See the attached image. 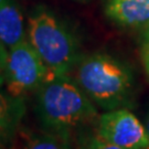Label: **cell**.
I'll return each mask as SVG.
<instances>
[{"label":"cell","instance_id":"cell-13","mask_svg":"<svg viewBox=\"0 0 149 149\" xmlns=\"http://www.w3.org/2000/svg\"><path fill=\"white\" fill-rule=\"evenodd\" d=\"M145 127H146L147 132H148V135H149V114L147 115L146 119H145Z\"/></svg>","mask_w":149,"mask_h":149},{"label":"cell","instance_id":"cell-6","mask_svg":"<svg viewBox=\"0 0 149 149\" xmlns=\"http://www.w3.org/2000/svg\"><path fill=\"white\" fill-rule=\"evenodd\" d=\"M104 10L118 26L149 28V0H105Z\"/></svg>","mask_w":149,"mask_h":149},{"label":"cell","instance_id":"cell-9","mask_svg":"<svg viewBox=\"0 0 149 149\" xmlns=\"http://www.w3.org/2000/svg\"><path fill=\"white\" fill-rule=\"evenodd\" d=\"M22 149H72V147L70 140L44 130V133L29 134Z\"/></svg>","mask_w":149,"mask_h":149},{"label":"cell","instance_id":"cell-8","mask_svg":"<svg viewBox=\"0 0 149 149\" xmlns=\"http://www.w3.org/2000/svg\"><path fill=\"white\" fill-rule=\"evenodd\" d=\"M26 40L23 16L12 0H0V42L7 49Z\"/></svg>","mask_w":149,"mask_h":149},{"label":"cell","instance_id":"cell-15","mask_svg":"<svg viewBox=\"0 0 149 149\" xmlns=\"http://www.w3.org/2000/svg\"><path fill=\"white\" fill-rule=\"evenodd\" d=\"M0 149H8V147H6L2 144H0Z\"/></svg>","mask_w":149,"mask_h":149},{"label":"cell","instance_id":"cell-10","mask_svg":"<svg viewBox=\"0 0 149 149\" xmlns=\"http://www.w3.org/2000/svg\"><path fill=\"white\" fill-rule=\"evenodd\" d=\"M80 149H123L116 145L108 143L107 140L101 138L100 136L94 135L86 137L82 140L80 145Z\"/></svg>","mask_w":149,"mask_h":149},{"label":"cell","instance_id":"cell-1","mask_svg":"<svg viewBox=\"0 0 149 149\" xmlns=\"http://www.w3.org/2000/svg\"><path fill=\"white\" fill-rule=\"evenodd\" d=\"M36 114L45 132L68 140L98 119L94 102L70 75H50L38 88Z\"/></svg>","mask_w":149,"mask_h":149},{"label":"cell","instance_id":"cell-12","mask_svg":"<svg viewBox=\"0 0 149 149\" xmlns=\"http://www.w3.org/2000/svg\"><path fill=\"white\" fill-rule=\"evenodd\" d=\"M144 65H145V70H146V73L149 77V45L146 47L144 52Z\"/></svg>","mask_w":149,"mask_h":149},{"label":"cell","instance_id":"cell-5","mask_svg":"<svg viewBox=\"0 0 149 149\" xmlns=\"http://www.w3.org/2000/svg\"><path fill=\"white\" fill-rule=\"evenodd\" d=\"M96 135L123 149H149L145 124L126 108L106 111L96 122Z\"/></svg>","mask_w":149,"mask_h":149},{"label":"cell","instance_id":"cell-16","mask_svg":"<svg viewBox=\"0 0 149 149\" xmlns=\"http://www.w3.org/2000/svg\"><path fill=\"white\" fill-rule=\"evenodd\" d=\"M76 1H86V0H76Z\"/></svg>","mask_w":149,"mask_h":149},{"label":"cell","instance_id":"cell-11","mask_svg":"<svg viewBox=\"0 0 149 149\" xmlns=\"http://www.w3.org/2000/svg\"><path fill=\"white\" fill-rule=\"evenodd\" d=\"M7 53H8V49L0 42V87H2V86L5 85Z\"/></svg>","mask_w":149,"mask_h":149},{"label":"cell","instance_id":"cell-7","mask_svg":"<svg viewBox=\"0 0 149 149\" xmlns=\"http://www.w3.org/2000/svg\"><path fill=\"white\" fill-rule=\"evenodd\" d=\"M24 115V97L0 91V144L9 147L15 143Z\"/></svg>","mask_w":149,"mask_h":149},{"label":"cell","instance_id":"cell-3","mask_svg":"<svg viewBox=\"0 0 149 149\" xmlns=\"http://www.w3.org/2000/svg\"><path fill=\"white\" fill-rule=\"evenodd\" d=\"M28 40L50 75H70L81 59L75 36L50 10L39 7L28 20Z\"/></svg>","mask_w":149,"mask_h":149},{"label":"cell","instance_id":"cell-2","mask_svg":"<svg viewBox=\"0 0 149 149\" xmlns=\"http://www.w3.org/2000/svg\"><path fill=\"white\" fill-rule=\"evenodd\" d=\"M75 82L97 106L112 111L130 101L134 76L126 64L105 53L81 56L74 71Z\"/></svg>","mask_w":149,"mask_h":149},{"label":"cell","instance_id":"cell-4","mask_svg":"<svg viewBox=\"0 0 149 149\" xmlns=\"http://www.w3.org/2000/svg\"><path fill=\"white\" fill-rule=\"evenodd\" d=\"M49 76L47 65L28 39L8 49L5 84L11 95L24 97L37 92Z\"/></svg>","mask_w":149,"mask_h":149},{"label":"cell","instance_id":"cell-14","mask_svg":"<svg viewBox=\"0 0 149 149\" xmlns=\"http://www.w3.org/2000/svg\"><path fill=\"white\" fill-rule=\"evenodd\" d=\"M146 39H147V45H149V28L147 29V32H146Z\"/></svg>","mask_w":149,"mask_h":149}]
</instances>
